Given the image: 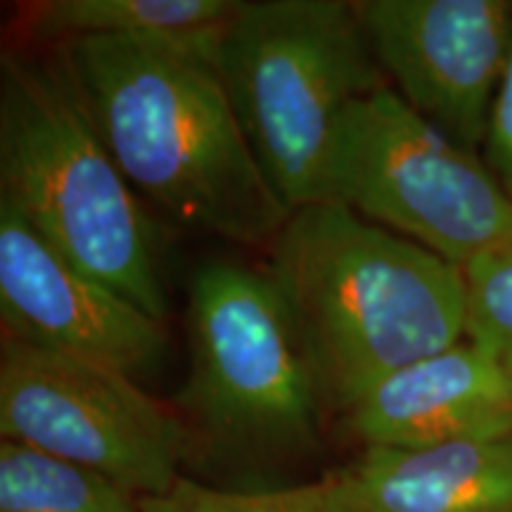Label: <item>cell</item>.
I'll return each mask as SVG.
<instances>
[{"label": "cell", "mask_w": 512, "mask_h": 512, "mask_svg": "<svg viewBox=\"0 0 512 512\" xmlns=\"http://www.w3.org/2000/svg\"><path fill=\"white\" fill-rule=\"evenodd\" d=\"M219 31L76 38L53 50L140 200L195 233L268 247L292 211L228 98L214 60Z\"/></svg>", "instance_id": "obj_1"}, {"label": "cell", "mask_w": 512, "mask_h": 512, "mask_svg": "<svg viewBox=\"0 0 512 512\" xmlns=\"http://www.w3.org/2000/svg\"><path fill=\"white\" fill-rule=\"evenodd\" d=\"M264 273L337 418L467 330L465 271L335 202L292 211Z\"/></svg>", "instance_id": "obj_2"}, {"label": "cell", "mask_w": 512, "mask_h": 512, "mask_svg": "<svg viewBox=\"0 0 512 512\" xmlns=\"http://www.w3.org/2000/svg\"><path fill=\"white\" fill-rule=\"evenodd\" d=\"M0 202L83 273L152 318L169 316L164 230L102 143L53 48L0 57Z\"/></svg>", "instance_id": "obj_3"}, {"label": "cell", "mask_w": 512, "mask_h": 512, "mask_svg": "<svg viewBox=\"0 0 512 512\" xmlns=\"http://www.w3.org/2000/svg\"><path fill=\"white\" fill-rule=\"evenodd\" d=\"M214 60L256 162L290 211L320 200L344 110L389 86L354 0H240Z\"/></svg>", "instance_id": "obj_4"}, {"label": "cell", "mask_w": 512, "mask_h": 512, "mask_svg": "<svg viewBox=\"0 0 512 512\" xmlns=\"http://www.w3.org/2000/svg\"><path fill=\"white\" fill-rule=\"evenodd\" d=\"M185 318L176 411L200 448L252 463L313 451L328 406L268 275L228 261L197 268Z\"/></svg>", "instance_id": "obj_5"}, {"label": "cell", "mask_w": 512, "mask_h": 512, "mask_svg": "<svg viewBox=\"0 0 512 512\" xmlns=\"http://www.w3.org/2000/svg\"><path fill=\"white\" fill-rule=\"evenodd\" d=\"M460 268L512 242V197L484 164L392 86L351 102L325 155L320 200Z\"/></svg>", "instance_id": "obj_6"}, {"label": "cell", "mask_w": 512, "mask_h": 512, "mask_svg": "<svg viewBox=\"0 0 512 512\" xmlns=\"http://www.w3.org/2000/svg\"><path fill=\"white\" fill-rule=\"evenodd\" d=\"M0 434L88 467L138 498L159 496L202 451L176 408L117 370L0 342Z\"/></svg>", "instance_id": "obj_7"}, {"label": "cell", "mask_w": 512, "mask_h": 512, "mask_svg": "<svg viewBox=\"0 0 512 512\" xmlns=\"http://www.w3.org/2000/svg\"><path fill=\"white\" fill-rule=\"evenodd\" d=\"M354 8L401 100L482 155L512 53L510 0H354Z\"/></svg>", "instance_id": "obj_8"}, {"label": "cell", "mask_w": 512, "mask_h": 512, "mask_svg": "<svg viewBox=\"0 0 512 512\" xmlns=\"http://www.w3.org/2000/svg\"><path fill=\"white\" fill-rule=\"evenodd\" d=\"M3 337L117 370L133 380L162 361L166 328L91 278L0 202Z\"/></svg>", "instance_id": "obj_9"}, {"label": "cell", "mask_w": 512, "mask_h": 512, "mask_svg": "<svg viewBox=\"0 0 512 512\" xmlns=\"http://www.w3.org/2000/svg\"><path fill=\"white\" fill-rule=\"evenodd\" d=\"M339 422L366 448L510 437L512 368L465 337L382 377Z\"/></svg>", "instance_id": "obj_10"}, {"label": "cell", "mask_w": 512, "mask_h": 512, "mask_svg": "<svg viewBox=\"0 0 512 512\" xmlns=\"http://www.w3.org/2000/svg\"><path fill=\"white\" fill-rule=\"evenodd\" d=\"M332 472L370 512H512V434L427 448H363Z\"/></svg>", "instance_id": "obj_11"}, {"label": "cell", "mask_w": 512, "mask_h": 512, "mask_svg": "<svg viewBox=\"0 0 512 512\" xmlns=\"http://www.w3.org/2000/svg\"><path fill=\"white\" fill-rule=\"evenodd\" d=\"M240 0H43L31 3L24 29L50 46L76 38L197 36L221 29Z\"/></svg>", "instance_id": "obj_12"}, {"label": "cell", "mask_w": 512, "mask_h": 512, "mask_svg": "<svg viewBox=\"0 0 512 512\" xmlns=\"http://www.w3.org/2000/svg\"><path fill=\"white\" fill-rule=\"evenodd\" d=\"M0 512H143V505L88 467L0 441Z\"/></svg>", "instance_id": "obj_13"}, {"label": "cell", "mask_w": 512, "mask_h": 512, "mask_svg": "<svg viewBox=\"0 0 512 512\" xmlns=\"http://www.w3.org/2000/svg\"><path fill=\"white\" fill-rule=\"evenodd\" d=\"M143 512H370L335 472L285 489L228 491L181 477L169 491L140 498Z\"/></svg>", "instance_id": "obj_14"}, {"label": "cell", "mask_w": 512, "mask_h": 512, "mask_svg": "<svg viewBox=\"0 0 512 512\" xmlns=\"http://www.w3.org/2000/svg\"><path fill=\"white\" fill-rule=\"evenodd\" d=\"M463 271L467 285L465 337L512 368V242Z\"/></svg>", "instance_id": "obj_15"}, {"label": "cell", "mask_w": 512, "mask_h": 512, "mask_svg": "<svg viewBox=\"0 0 512 512\" xmlns=\"http://www.w3.org/2000/svg\"><path fill=\"white\" fill-rule=\"evenodd\" d=\"M482 159L512 197V53L491 107Z\"/></svg>", "instance_id": "obj_16"}]
</instances>
